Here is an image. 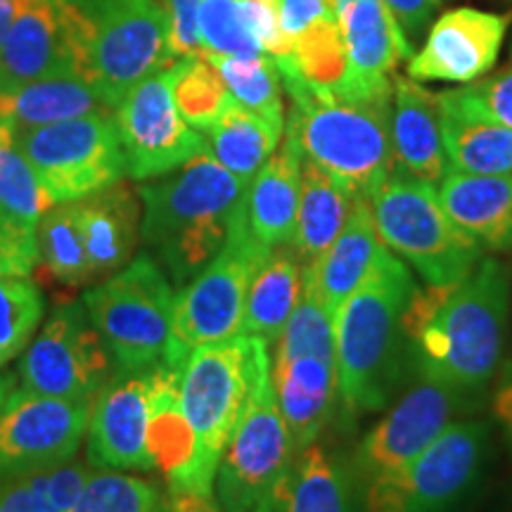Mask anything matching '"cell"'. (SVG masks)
Wrapping results in <instances>:
<instances>
[{
  "label": "cell",
  "mask_w": 512,
  "mask_h": 512,
  "mask_svg": "<svg viewBox=\"0 0 512 512\" xmlns=\"http://www.w3.org/2000/svg\"><path fill=\"white\" fill-rule=\"evenodd\" d=\"M510 285L505 268L482 259L456 285L415 287L403 313L422 377L463 392L484 389L503 354Z\"/></svg>",
  "instance_id": "6da1fadb"
},
{
  "label": "cell",
  "mask_w": 512,
  "mask_h": 512,
  "mask_svg": "<svg viewBox=\"0 0 512 512\" xmlns=\"http://www.w3.org/2000/svg\"><path fill=\"white\" fill-rule=\"evenodd\" d=\"M247 185L204 150L138 190L143 200L140 238L157 249L176 283L195 278L221 252Z\"/></svg>",
  "instance_id": "7a4b0ae2"
},
{
  "label": "cell",
  "mask_w": 512,
  "mask_h": 512,
  "mask_svg": "<svg viewBox=\"0 0 512 512\" xmlns=\"http://www.w3.org/2000/svg\"><path fill=\"white\" fill-rule=\"evenodd\" d=\"M415 290L408 266L382 247L373 268L335 316L337 399L351 413H375L399 375L403 313Z\"/></svg>",
  "instance_id": "3957f363"
},
{
  "label": "cell",
  "mask_w": 512,
  "mask_h": 512,
  "mask_svg": "<svg viewBox=\"0 0 512 512\" xmlns=\"http://www.w3.org/2000/svg\"><path fill=\"white\" fill-rule=\"evenodd\" d=\"M280 79L292 98L285 133L297 140L304 157L356 195H373L394 169L392 98H349L297 76Z\"/></svg>",
  "instance_id": "277c9868"
},
{
  "label": "cell",
  "mask_w": 512,
  "mask_h": 512,
  "mask_svg": "<svg viewBox=\"0 0 512 512\" xmlns=\"http://www.w3.org/2000/svg\"><path fill=\"white\" fill-rule=\"evenodd\" d=\"M271 344L254 335L192 349L181 370V406L195 439L188 494L214 496L216 470L256 380L271 370Z\"/></svg>",
  "instance_id": "5b68a950"
},
{
  "label": "cell",
  "mask_w": 512,
  "mask_h": 512,
  "mask_svg": "<svg viewBox=\"0 0 512 512\" xmlns=\"http://www.w3.org/2000/svg\"><path fill=\"white\" fill-rule=\"evenodd\" d=\"M370 207L384 247L408 261L427 285H456L482 261V245L441 207L434 183L394 164Z\"/></svg>",
  "instance_id": "8992f818"
},
{
  "label": "cell",
  "mask_w": 512,
  "mask_h": 512,
  "mask_svg": "<svg viewBox=\"0 0 512 512\" xmlns=\"http://www.w3.org/2000/svg\"><path fill=\"white\" fill-rule=\"evenodd\" d=\"M81 302L110 351L114 373H136L166 361L176 294L155 259L138 256L83 294Z\"/></svg>",
  "instance_id": "52a82bcc"
},
{
  "label": "cell",
  "mask_w": 512,
  "mask_h": 512,
  "mask_svg": "<svg viewBox=\"0 0 512 512\" xmlns=\"http://www.w3.org/2000/svg\"><path fill=\"white\" fill-rule=\"evenodd\" d=\"M86 15L83 79L117 110L138 83L171 67L169 12L159 0H76Z\"/></svg>",
  "instance_id": "ba28073f"
},
{
  "label": "cell",
  "mask_w": 512,
  "mask_h": 512,
  "mask_svg": "<svg viewBox=\"0 0 512 512\" xmlns=\"http://www.w3.org/2000/svg\"><path fill=\"white\" fill-rule=\"evenodd\" d=\"M297 448L278 408L271 370L256 380L216 470L221 512H275Z\"/></svg>",
  "instance_id": "9c48e42d"
},
{
  "label": "cell",
  "mask_w": 512,
  "mask_h": 512,
  "mask_svg": "<svg viewBox=\"0 0 512 512\" xmlns=\"http://www.w3.org/2000/svg\"><path fill=\"white\" fill-rule=\"evenodd\" d=\"M268 252L271 247L249 233L242 200L226 245L176 297L174 337L164 363L183 366L192 349L240 335L249 283Z\"/></svg>",
  "instance_id": "30bf717a"
},
{
  "label": "cell",
  "mask_w": 512,
  "mask_h": 512,
  "mask_svg": "<svg viewBox=\"0 0 512 512\" xmlns=\"http://www.w3.org/2000/svg\"><path fill=\"white\" fill-rule=\"evenodd\" d=\"M15 145L55 204L83 200L126 176V157L112 112L86 114L19 133Z\"/></svg>",
  "instance_id": "8fae6325"
},
{
  "label": "cell",
  "mask_w": 512,
  "mask_h": 512,
  "mask_svg": "<svg viewBox=\"0 0 512 512\" xmlns=\"http://www.w3.org/2000/svg\"><path fill=\"white\" fill-rule=\"evenodd\" d=\"M486 441L484 422H451L403 470L363 489V512H451L477 482Z\"/></svg>",
  "instance_id": "7c38bea8"
},
{
  "label": "cell",
  "mask_w": 512,
  "mask_h": 512,
  "mask_svg": "<svg viewBox=\"0 0 512 512\" xmlns=\"http://www.w3.org/2000/svg\"><path fill=\"white\" fill-rule=\"evenodd\" d=\"M114 375L110 351L83 302L57 306L19 366V387L50 399L93 403Z\"/></svg>",
  "instance_id": "4fadbf2b"
},
{
  "label": "cell",
  "mask_w": 512,
  "mask_h": 512,
  "mask_svg": "<svg viewBox=\"0 0 512 512\" xmlns=\"http://www.w3.org/2000/svg\"><path fill=\"white\" fill-rule=\"evenodd\" d=\"M126 157V176L136 181L181 169L209 150L207 138L178 112L169 83V67L138 83L114 110Z\"/></svg>",
  "instance_id": "5bb4252c"
},
{
  "label": "cell",
  "mask_w": 512,
  "mask_h": 512,
  "mask_svg": "<svg viewBox=\"0 0 512 512\" xmlns=\"http://www.w3.org/2000/svg\"><path fill=\"white\" fill-rule=\"evenodd\" d=\"M88 27L76 0H31L0 46V91L86 67Z\"/></svg>",
  "instance_id": "9a60e30c"
},
{
  "label": "cell",
  "mask_w": 512,
  "mask_h": 512,
  "mask_svg": "<svg viewBox=\"0 0 512 512\" xmlns=\"http://www.w3.org/2000/svg\"><path fill=\"white\" fill-rule=\"evenodd\" d=\"M91 403L24 392L0 415V482L24 477L76 456L88 432Z\"/></svg>",
  "instance_id": "2e32d148"
},
{
  "label": "cell",
  "mask_w": 512,
  "mask_h": 512,
  "mask_svg": "<svg viewBox=\"0 0 512 512\" xmlns=\"http://www.w3.org/2000/svg\"><path fill=\"white\" fill-rule=\"evenodd\" d=\"M460 401L458 389L422 377L358 444L349 460L361 491L370 482L403 470L451 425Z\"/></svg>",
  "instance_id": "e0dca14e"
},
{
  "label": "cell",
  "mask_w": 512,
  "mask_h": 512,
  "mask_svg": "<svg viewBox=\"0 0 512 512\" xmlns=\"http://www.w3.org/2000/svg\"><path fill=\"white\" fill-rule=\"evenodd\" d=\"M155 380L157 366L136 373H114L100 389L88 418V465L119 472L155 470L147 451Z\"/></svg>",
  "instance_id": "ac0fdd59"
},
{
  "label": "cell",
  "mask_w": 512,
  "mask_h": 512,
  "mask_svg": "<svg viewBox=\"0 0 512 512\" xmlns=\"http://www.w3.org/2000/svg\"><path fill=\"white\" fill-rule=\"evenodd\" d=\"M335 19L347 48V74L335 91L349 98H392L396 67L413 57L392 10L384 0H339Z\"/></svg>",
  "instance_id": "d6986e66"
},
{
  "label": "cell",
  "mask_w": 512,
  "mask_h": 512,
  "mask_svg": "<svg viewBox=\"0 0 512 512\" xmlns=\"http://www.w3.org/2000/svg\"><path fill=\"white\" fill-rule=\"evenodd\" d=\"M505 19L494 12L458 8L441 15L420 53L408 60L415 81L472 83L491 72L505 38Z\"/></svg>",
  "instance_id": "ffe728a7"
},
{
  "label": "cell",
  "mask_w": 512,
  "mask_h": 512,
  "mask_svg": "<svg viewBox=\"0 0 512 512\" xmlns=\"http://www.w3.org/2000/svg\"><path fill=\"white\" fill-rule=\"evenodd\" d=\"M384 242L377 230L370 197L356 195L342 233L316 264L304 268V280L316 290L320 304L335 320L339 306L363 283Z\"/></svg>",
  "instance_id": "44dd1931"
},
{
  "label": "cell",
  "mask_w": 512,
  "mask_h": 512,
  "mask_svg": "<svg viewBox=\"0 0 512 512\" xmlns=\"http://www.w3.org/2000/svg\"><path fill=\"white\" fill-rule=\"evenodd\" d=\"M302 159V147L290 133H285L283 145L268 157L247 185V226L264 247H285L292 242L302 185Z\"/></svg>",
  "instance_id": "7402d4cb"
},
{
  "label": "cell",
  "mask_w": 512,
  "mask_h": 512,
  "mask_svg": "<svg viewBox=\"0 0 512 512\" xmlns=\"http://www.w3.org/2000/svg\"><path fill=\"white\" fill-rule=\"evenodd\" d=\"M392 147L394 164L427 183L446 176L448 162L441 143L439 95L411 76H394L392 86Z\"/></svg>",
  "instance_id": "603a6c76"
},
{
  "label": "cell",
  "mask_w": 512,
  "mask_h": 512,
  "mask_svg": "<svg viewBox=\"0 0 512 512\" xmlns=\"http://www.w3.org/2000/svg\"><path fill=\"white\" fill-rule=\"evenodd\" d=\"M74 209L93 278L112 275L124 268L136 249L140 221H143L136 195L119 181L76 200Z\"/></svg>",
  "instance_id": "cb8c5ba5"
},
{
  "label": "cell",
  "mask_w": 512,
  "mask_h": 512,
  "mask_svg": "<svg viewBox=\"0 0 512 512\" xmlns=\"http://www.w3.org/2000/svg\"><path fill=\"white\" fill-rule=\"evenodd\" d=\"M437 195L448 219L479 245H512V174L479 176L448 169Z\"/></svg>",
  "instance_id": "d4e9b609"
},
{
  "label": "cell",
  "mask_w": 512,
  "mask_h": 512,
  "mask_svg": "<svg viewBox=\"0 0 512 512\" xmlns=\"http://www.w3.org/2000/svg\"><path fill=\"white\" fill-rule=\"evenodd\" d=\"M271 377L278 408L290 430L294 448L297 453L304 451L306 446L316 444L335 408V361L302 356L283 366H271Z\"/></svg>",
  "instance_id": "484cf974"
},
{
  "label": "cell",
  "mask_w": 512,
  "mask_h": 512,
  "mask_svg": "<svg viewBox=\"0 0 512 512\" xmlns=\"http://www.w3.org/2000/svg\"><path fill=\"white\" fill-rule=\"evenodd\" d=\"M439 121L448 169L479 176L512 174V128L470 112L451 91L439 93Z\"/></svg>",
  "instance_id": "4316f807"
},
{
  "label": "cell",
  "mask_w": 512,
  "mask_h": 512,
  "mask_svg": "<svg viewBox=\"0 0 512 512\" xmlns=\"http://www.w3.org/2000/svg\"><path fill=\"white\" fill-rule=\"evenodd\" d=\"M181 370L183 366L171 363L157 366L147 434L152 465L164 475L166 491L171 494H188L195 460V439L181 406Z\"/></svg>",
  "instance_id": "83f0119b"
},
{
  "label": "cell",
  "mask_w": 512,
  "mask_h": 512,
  "mask_svg": "<svg viewBox=\"0 0 512 512\" xmlns=\"http://www.w3.org/2000/svg\"><path fill=\"white\" fill-rule=\"evenodd\" d=\"M0 112L8 117L12 131L19 136L86 114L112 112V107L91 81L79 74H62L24 83L12 91H0Z\"/></svg>",
  "instance_id": "f1b7e54d"
},
{
  "label": "cell",
  "mask_w": 512,
  "mask_h": 512,
  "mask_svg": "<svg viewBox=\"0 0 512 512\" xmlns=\"http://www.w3.org/2000/svg\"><path fill=\"white\" fill-rule=\"evenodd\" d=\"M275 512H363V491L349 463L316 441L294 458Z\"/></svg>",
  "instance_id": "f546056e"
},
{
  "label": "cell",
  "mask_w": 512,
  "mask_h": 512,
  "mask_svg": "<svg viewBox=\"0 0 512 512\" xmlns=\"http://www.w3.org/2000/svg\"><path fill=\"white\" fill-rule=\"evenodd\" d=\"M356 192L342 181L320 169L311 159H302V185H299L297 223H294L292 252L299 256L304 268L328 252L349 219Z\"/></svg>",
  "instance_id": "4dcf8cb0"
},
{
  "label": "cell",
  "mask_w": 512,
  "mask_h": 512,
  "mask_svg": "<svg viewBox=\"0 0 512 512\" xmlns=\"http://www.w3.org/2000/svg\"><path fill=\"white\" fill-rule=\"evenodd\" d=\"M304 294V266L290 245L273 247L249 283L240 335L278 342L292 311Z\"/></svg>",
  "instance_id": "1f68e13d"
},
{
  "label": "cell",
  "mask_w": 512,
  "mask_h": 512,
  "mask_svg": "<svg viewBox=\"0 0 512 512\" xmlns=\"http://www.w3.org/2000/svg\"><path fill=\"white\" fill-rule=\"evenodd\" d=\"M204 133L209 152L219 159V164L240 181L249 183L278 150L285 128L245 110L233 100L216 124Z\"/></svg>",
  "instance_id": "d6a6232c"
},
{
  "label": "cell",
  "mask_w": 512,
  "mask_h": 512,
  "mask_svg": "<svg viewBox=\"0 0 512 512\" xmlns=\"http://www.w3.org/2000/svg\"><path fill=\"white\" fill-rule=\"evenodd\" d=\"M278 72L297 76L313 88H335L347 74V48L335 15L313 22L302 36L294 41L292 53L275 60Z\"/></svg>",
  "instance_id": "836d02e7"
},
{
  "label": "cell",
  "mask_w": 512,
  "mask_h": 512,
  "mask_svg": "<svg viewBox=\"0 0 512 512\" xmlns=\"http://www.w3.org/2000/svg\"><path fill=\"white\" fill-rule=\"evenodd\" d=\"M36 242L41 264L57 283L79 287L95 280L74 202L55 204L41 216L36 226Z\"/></svg>",
  "instance_id": "e575fe53"
},
{
  "label": "cell",
  "mask_w": 512,
  "mask_h": 512,
  "mask_svg": "<svg viewBox=\"0 0 512 512\" xmlns=\"http://www.w3.org/2000/svg\"><path fill=\"white\" fill-rule=\"evenodd\" d=\"M169 83L178 112L195 131H209L233 102L219 69L204 55L181 57L171 64Z\"/></svg>",
  "instance_id": "d590c367"
},
{
  "label": "cell",
  "mask_w": 512,
  "mask_h": 512,
  "mask_svg": "<svg viewBox=\"0 0 512 512\" xmlns=\"http://www.w3.org/2000/svg\"><path fill=\"white\" fill-rule=\"evenodd\" d=\"M211 64L219 69L230 98L245 110L259 114L273 124L285 128L283 91H280V72L273 57H228L209 55Z\"/></svg>",
  "instance_id": "8d00e7d4"
},
{
  "label": "cell",
  "mask_w": 512,
  "mask_h": 512,
  "mask_svg": "<svg viewBox=\"0 0 512 512\" xmlns=\"http://www.w3.org/2000/svg\"><path fill=\"white\" fill-rule=\"evenodd\" d=\"M197 29L204 57L266 55L256 36L252 0H202Z\"/></svg>",
  "instance_id": "74e56055"
},
{
  "label": "cell",
  "mask_w": 512,
  "mask_h": 512,
  "mask_svg": "<svg viewBox=\"0 0 512 512\" xmlns=\"http://www.w3.org/2000/svg\"><path fill=\"white\" fill-rule=\"evenodd\" d=\"M50 207H55V202L15 140L0 147V216L27 230H36Z\"/></svg>",
  "instance_id": "f35d334b"
},
{
  "label": "cell",
  "mask_w": 512,
  "mask_h": 512,
  "mask_svg": "<svg viewBox=\"0 0 512 512\" xmlns=\"http://www.w3.org/2000/svg\"><path fill=\"white\" fill-rule=\"evenodd\" d=\"M302 356L335 361V320L325 311L316 290L306 280L302 299L287 320L285 330L280 332L271 366H283Z\"/></svg>",
  "instance_id": "ab89813d"
},
{
  "label": "cell",
  "mask_w": 512,
  "mask_h": 512,
  "mask_svg": "<svg viewBox=\"0 0 512 512\" xmlns=\"http://www.w3.org/2000/svg\"><path fill=\"white\" fill-rule=\"evenodd\" d=\"M72 512H166V491L119 470H93Z\"/></svg>",
  "instance_id": "60d3db41"
},
{
  "label": "cell",
  "mask_w": 512,
  "mask_h": 512,
  "mask_svg": "<svg viewBox=\"0 0 512 512\" xmlns=\"http://www.w3.org/2000/svg\"><path fill=\"white\" fill-rule=\"evenodd\" d=\"M46 313L41 287L31 278L0 280V368L29 347Z\"/></svg>",
  "instance_id": "b9f144b4"
},
{
  "label": "cell",
  "mask_w": 512,
  "mask_h": 512,
  "mask_svg": "<svg viewBox=\"0 0 512 512\" xmlns=\"http://www.w3.org/2000/svg\"><path fill=\"white\" fill-rule=\"evenodd\" d=\"M460 105L479 117L512 128V64L494 76L472 81L470 86L451 91Z\"/></svg>",
  "instance_id": "7bdbcfd3"
},
{
  "label": "cell",
  "mask_w": 512,
  "mask_h": 512,
  "mask_svg": "<svg viewBox=\"0 0 512 512\" xmlns=\"http://www.w3.org/2000/svg\"><path fill=\"white\" fill-rule=\"evenodd\" d=\"M95 467L88 463H79V460H67V463L46 467V470L31 472L24 475V479L34 486L46 501L60 512H72V508L79 501L83 489H86L88 477L93 475Z\"/></svg>",
  "instance_id": "ee69618b"
},
{
  "label": "cell",
  "mask_w": 512,
  "mask_h": 512,
  "mask_svg": "<svg viewBox=\"0 0 512 512\" xmlns=\"http://www.w3.org/2000/svg\"><path fill=\"white\" fill-rule=\"evenodd\" d=\"M41 264L36 230H27L0 216V280L29 278Z\"/></svg>",
  "instance_id": "f6af8a7d"
},
{
  "label": "cell",
  "mask_w": 512,
  "mask_h": 512,
  "mask_svg": "<svg viewBox=\"0 0 512 512\" xmlns=\"http://www.w3.org/2000/svg\"><path fill=\"white\" fill-rule=\"evenodd\" d=\"M200 3L202 0H164V8L169 12V48L174 60L204 55L200 29H197Z\"/></svg>",
  "instance_id": "bcb514c9"
},
{
  "label": "cell",
  "mask_w": 512,
  "mask_h": 512,
  "mask_svg": "<svg viewBox=\"0 0 512 512\" xmlns=\"http://www.w3.org/2000/svg\"><path fill=\"white\" fill-rule=\"evenodd\" d=\"M328 15H335V12L328 8L325 0H280L278 3L280 31H283V36L287 38L290 46H294V41H297L313 22H318V19Z\"/></svg>",
  "instance_id": "7dc6e473"
},
{
  "label": "cell",
  "mask_w": 512,
  "mask_h": 512,
  "mask_svg": "<svg viewBox=\"0 0 512 512\" xmlns=\"http://www.w3.org/2000/svg\"><path fill=\"white\" fill-rule=\"evenodd\" d=\"M0 512H60L50 505L24 477L0 482Z\"/></svg>",
  "instance_id": "c3c4849f"
},
{
  "label": "cell",
  "mask_w": 512,
  "mask_h": 512,
  "mask_svg": "<svg viewBox=\"0 0 512 512\" xmlns=\"http://www.w3.org/2000/svg\"><path fill=\"white\" fill-rule=\"evenodd\" d=\"M439 3L441 0H384V5H387V8L392 10V15L396 17V22L401 24L408 41L425 29L427 19L432 17V12Z\"/></svg>",
  "instance_id": "681fc988"
},
{
  "label": "cell",
  "mask_w": 512,
  "mask_h": 512,
  "mask_svg": "<svg viewBox=\"0 0 512 512\" xmlns=\"http://www.w3.org/2000/svg\"><path fill=\"white\" fill-rule=\"evenodd\" d=\"M494 415L501 422L505 437H508L512 446V363L503 370L501 384H498L494 394Z\"/></svg>",
  "instance_id": "f907efd6"
},
{
  "label": "cell",
  "mask_w": 512,
  "mask_h": 512,
  "mask_svg": "<svg viewBox=\"0 0 512 512\" xmlns=\"http://www.w3.org/2000/svg\"><path fill=\"white\" fill-rule=\"evenodd\" d=\"M166 512H221L216 498L166 491Z\"/></svg>",
  "instance_id": "816d5d0a"
},
{
  "label": "cell",
  "mask_w": 512,
  "mask_h": 512,
  "mask_svg": "<svg viewBox=\"0 0 512 512\" xmlns=\"http://www.w3.org/2000/svg\"><path fill=\"white\" fill-rule=\"evenodd\" d=\"M31 0H0V46H3L5 36L15 24V19L22 15V10L27 8Z\"/></svg>",
  "instance_id": "f5cc1de1"
},
{
  "label": "cell",
  "mask_w": 512,
  "mask_h": 512,
  "mask_svg": "<svg viewBox=\"0 0 512 512\" xmlns=\"http://www.w3.org/2000/svg\"><path fill=\"white\" fill-rule=\"evenodd\" d=\"M19 389V375L17 373H3L0 375V415L8 411L12 396Z\"/></svg>",
  "instance_id": "db71d44e"
},
{
  "label": "cell",
  "mask_w": 512,
  "mask_h": 512,
  "mask_svg": "<svg viewBox=\"0 0 512 512\" xmlns=\"http://www.w3.org/2000/svg\"><path fill=\"white\" fill-rule=\"evenodd\" d=\"M12 140H15V131H12V124L8 121V117L0 112V147L12 143Z\"/></svg>",
  "instance_id": "11a10c76"
},
{
  "label": "cell",
  "mask_w": 512,
  "mask_h": 512,
  "mask_svg": "<svg viewBox=\"0 0 512 512\" xmlns=\"http://www.w3.org/2000/svg\"><path fill=\"white\" fill-rule=\"evenodd\" d=\"M337 3H339V0H335V5H337Z\"/></svg>",
  "instance_id": "9f6ffc18"
}]
</instances>
